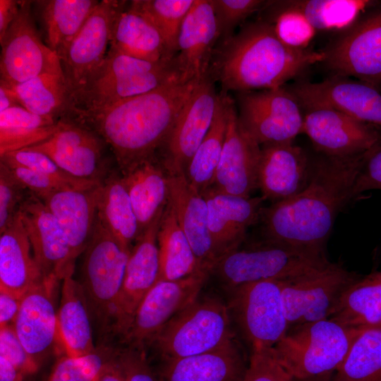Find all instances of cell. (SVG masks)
<instances>
[{
	"label": "cell",
	"mask_w": 381,
	"mask_h": 381,
	"mask_svg": "<svg viewBox=\"0 0 381 381\" xmlns=\"http://www.w3.org/2000/svg\"><path fill=\"white\" fill-rule=\"evenodd\" d=\"M284 6L301 12L318 31L338 34L351 27L374 4L368 0H288Z\"/></svg>",
	"instance_id": "obj_41"
},
{
	"label": "cell",
	"mask_w": 381,
	"mask_h": 381,
	"mask_svg": "<svg viewBox=\"0 0 381 381\" xmlns=\"http://www.w3.org/2000/svg\"><path fill=\"white\" fill-rule=\"evenodd\" d=\"M363 155L324 156L313 162L310 182L303 190L263 207L260 219L263 238L294 247L323 249L337 216L354 199Z\"/></svg>",
	"instance_id": "obj_1"
},
{
	"label": "cell",
	"mask_w": 381,
	"mask_h": 381,
	"mask_svg": "<svg viewBox=\"0 0 381 381\" xmlns=\"http://www.w3.org/2000/svg\"><path fill=\"white\" fill-rule=\"evenodd\" d=\"M306 110L303 133L325 156L346 157L363 154L381 137L374 126L334 109L313 107Z\"/></svg>",
	"instance_id": "obj_19"
},
{
	"label": "cell",
	"mask_w": 381,
	"mask_h": 381,
	"mask_svg": "<svg viewBox=\"0 0 381 381\" xmlns=\"http://www.w3.org/2000/svg\"><path fill=\"white\" fill-rule=\"evenodd\" d=\"M210 1L217 23L220 42L233 36L236 27L251 14L263 9L268 1L210 0Z\"/></svg>",
	"instance_id": "obj_47"
},
{
	"label": "cell",
	"mask_w": 381,
	"mask_h": 381,
	"mask_svg": "<svg viewBox=\"0 0 381 381\" xmlns=\"http://www.w3.org/2000/svg\"><path fill=\"white\" fill-rule=\"evenodd\" d=\"M115 352L104 346L82 356L64 355L54 364L48 381H95Z\"/></svg>",
	"instance_id": "obj_45"
},
{
	"label": "cell",
	"mask_w": 381,
	"mask_h": 381,
	"mask_svg": "<svg viewBox=\"0 0 381 381\" xmlns=\"http://www.w3.org/2000/svg\"><path fill=\"white\" fill-rule=\"evenodd\" d=\"M333 381H381V325L361 328Z\"/></svg>",
	"instance_id": "obj_42"
},
{
	"label": "cell",
	"mask_w": 381,
	"mask_h": 381,
	"mask_svg": "<svg viewBox=\"0 0 381 381\" xmlns=\"http://www.w3.org/2000/svg\"><path fill=\"white\" fill-rule=\"evenodd\" d=\"M231 317L250 352L272 349L286 334L281 281L250 283L229 290Z\"/></svg>",
	"instance_id": "obj_9"
},
{
	"label": "cell",
	"mask_w": 381,
	"mask_h": 381,
	"mask_svg": "<svg viewBox=\"0 0 381 381\" xmlns=\"http://www.w3.org/2000/svg\"><path fill=\"white\" fill-rule=\"evenodd\" d=\"M237 93L239 122L260 146L293 142L303 133L301 105L289 88Z\"/></svg>",
	"instance_id": "obj_11"
},
{
	"label": "cell",
	"mask_w": 381,
	"mask_h": 381,
	"mask_svg": "<svg viewBox=\"0 0 381 381\" xmlns=\"http://www.w3.org/2000/svg\"><path fill=\"white\" fill-rule=\"evenodd\" d=\"M157 243L159 255L158 281L177 280L206 271L201 268L169 200L160 221Z\"/></svg>",
	"instance_id": "obj_36"
},
{
	"label": "cell",
	"mask_w": 381,
	"mask_h": 381,
	"mask_svg": "<svg viewBox=\"0 0 381 381\" xmlns=\"http://www.w3.org/2000/svg\"><path fill=\"white\" fill-rule=\"evenodd\" d=\"M323 249L294 247L263 238L228 252L210 270L229 291L267 280H288L329 266Z\"/></svg>",
	"instance_id": "obj_5"
},
{
	"label": "cell",
	"mask_w": 381,
	"mask_h": 381,
	"mask_svg": "<svg viewBox=\"0 0 381 381\" xmlns=\"http://www.w3.org/2000/svg\"><path fill=\"white\" fill-rule=\"evenodd\" d=\"M0 356L10 361L25 375L35 373L39 367L22 344L13 325L0 329Z\"/></svg>",
	"instance_id": "obj_51"
},
{
	"label": "cell",
	"mask_w": 381,
	"mask_h": 381,
	"mask_svg": "<svg viewBox=\"0 0 381 381\" xmlns=\"http://www.w3.org/2000/svg\"><path fill=\"white\" fill-rule=\"evenodd\" d=\"M218 98L207 74L194 88L160 150L169 173H184L212 123Z\"/></svg>",
	"instance_id": "obj_15"
},
{
	"label": "cell",
	"mask_w": 381,
	"mask_h": 381,
	"mask_svg": "<svg viewBox=\"0 0 381 381\" xmlns=\"http://www.w3.org/2000/svg\"><path fill=\"white\" fill-rule=\"evenodd\" d=\"M322 52V62L334 75L376 87L381 83V9L364 13Z\"/></svg>",
	"instance_id": "obj_12"
},
{
	"label": "cell",
	"mask_w": 381,
	"mask_h": 381,
	"mask_svg": "<svg viewBox=\"0 0 381 381\" xmlns=\"http://www.w3.org/2000/svg\"><path fill=\"white\" fill-rule=\"evenodd\" d=\"M181 81L175 57L152 62L109 48L99 66L70 97L64 117L73 121L173 81Z\"/></svg>",
	"instance_id": "obj_4"
},
{
	"label": "cell",
	"mask_w": 381,
	"mask_h": 381,
	"mask_svg": "<svg viewBox=\"0 0 381 381\" xmlns=\"http://www.w3.org/2000/svg\"><path fill=\"white\" fill-rule=\"evenodd\" d=\"M1 162L7 166L21 167L42 174L67 188H89L98 186L102 181H85L74 178L64 171L45 154L28 148L6 153Z\"/></svg>",
	"instance_id": "obj_46"
},
{
	"label": "cell",
	"mask_w": 381,
	"mask_h": 381,
	"mask_svg": "<svg viewBox=\"0 0 381 381\" xmlns=\"http://www.w3.org/2000/svg\"><path fill=\"white\" fill-rule=\"evenodd\" d=\"M195 0H134L131 5L157 29L169 52H177L179 35L183 22Z\"/></svg>",
	"instance_id": "obj_43"
},
{
	"label": "cell",
	"mask_w": 381,
	"mask_h": 381,
	"mask_svg": "<svg viewBox=\"0 0 381 381\" xmlns=\"http://www.w3.org/2000/svg\"><path fill=\"white\" fill-rule=\"evenodd\" d=\"M4 83L20 105L35 114L60 120L68 113L70 95L64 74L44 73L22 83Z\"/></svg>",
	"instance_id": "obj_39"
},
{
	"label": "cell",
	"mask_w": 381,
	"mask_h": 381,
	"mask_svg": "<svg viewBox=\"0 0 381 381\" xmlns=\"http://www.w3.org/2000/svg\"><path fill=\"white\" fill-rule=\"evenodd\" d=\"M18 214L43 275L61 281L73 274L75 263L68 238L43 201L28 191Z\"/></svg>",
	"instance_id": "obj_20"
},
{
	"label": "cell",
	"mask_w": 381,
	"mask_h": 381,
	"mask_svg": "<svg viewBox=\"0 0 381 381\" xmlns=\"http://www.w3.org/2000/svg\"><path fill=\"white\" fill-rule=\"evenodd\" d=\"M126 381H159L152 369L145 347L126 346L116 351Z\"/></svg>",
	"instance_id": "obj_52"
},
{
	"label": "cell",
	"mask_w": 381,
	"mask_h": 381,
	"mask_svg": "<svg viewBox=\"0 0 381 381\" xmlns=\"http://www.w3.org/2000/svg\"><path fill=\"white\" fill-rule=\"evenodd\" d=\"M198 83L173 81L75 122L110 145L122 174L157 155Z\"/></svg>",
	"instance_id": "obj_2"
},
{
	"label": "cell",
	"mask_w": 381,
	"mask_h": 381,
	"mask_svg": "<svg viewBox=\"0 0 381 381\" xmlns=\"http://www.w3.org/2000/svg\"><path fill=\"white\" fill-rule=\"evenodd\" d=\"M379 272L380 275L381 276V272Z\"/></svg>",
	"instance_id": "obj_60"
},
{
	"label": "cell",
	"mask_w": 381,
	"mask_h": 381,
	"mask_svg": "<svg viewBox=\"0 0 381 381\" xmlns=\"http://www.w3.org/2000/svg\"><path fill=\"white\" fill-rule=\"evenodd\" d=\"M241 381H294L275 358L272 349L250 352Z\"/></svg>",
	"instance_id": "obj_49"
},
{
	"label": "cell",
	"mask_w": 381,
	"mask_h": 381,
	"mask_svg": "<svg viewBox=\"0 0 381 381\" xmlns=\"http://www.w3.org/2000/svg\"><path fill=\"white\" fill-rule=\"evenodd\" d=\"M97 217L125 247L131 250L140 229L121 176L112 174L99 186Z\"/></svg>",
	"instance_id": "obj_37"
},
{
	"label": "cell",
	"mask_w": 381,
	"mask_h": 381,
	"mask_svg": "<svg viewBox=\"0 0 381 381\" xmlns=\"http://www.w3.org/2000/svg\"><path fill=\"white\" fill-rule=\"evenodd\" d=\"M22 298L0 289V329L13 325L20 307Z\"/></svg>",
	"instance_id": "obj_54"
},
{
	"label": "cell",
	"mask_w": 381,
	"mask_h": 381,
	"mask_svg": "<svg viewBox=\"0 0 381 381\" xmlns=\"http://www.w3.org/2000/svg\"><path fill=\"white\" fill-rule=\"evenodd\" d=\"M163 212L143 231L131 250L111 328V332L121 338L139 304L159 279L157 233Z\"/></svg>",
	"instance_id": "obj_16"
},
{
	"label": "cell",
	"mask_w": 381,
	"mask_h": 381,
	"mask_svg": "<svg viewBox=\"0 0 381 381\" xmlns=\"http://www.w3.org/2000/svg\"><path fill=\"white\" fill-rule=\"evenodd\" d=\"M329 319L342 325L363 328L381 325V276L361 277L342 295Z\"/></svg>",
	"instance_id": "obj_38"
},
{
	"label": "cell",
	"mask_w": 381,
	"mask_h": 381,
	"mask_svg": "<svg viewBox=\"0 0 381 381\" xmlns=\"http://www.w3.org/2000/svg\"><path fill=\"white\" fill-rule=\"evenodd\" d=\"M24 376L13 364L0 356V381H23Z\"/></svg>",
	"instance_id": "obj_57"
},
{
	"label": "cell",
	"mask_w": 381,
	"mask_h": 381,
	"mask_svg": "<svg viewBox=\"0 0 381 381\" xmlns=\"http://www.w3.org/2000/svg\"><path fill=\"white\" fill-rule=\"evenodd\" d=\"M128 2L99 1L71 43L61 61L70 97L84 84L105 58L116 18Z\"/></svg>",
	"instance_id": "obj_17"
},
{
	"label": "cell",
	"mask_w": 381,
	"mask_h": 381,
	"mask_svg": "<svg viewBox=\"0 0 381 381\" xmlns=\"http://www.w3.org/2000/svg\"><path fill=\"white\" fill-rule=\"evenodd\" d=\"M82 282L90 310L104 334L111 332L131 249L122 245L97 217L84 251Z\"/></svg>",
	"instance_id": "obj_8"
},
{
	"label": "cell",
	"mask_w": 381,
	"mask_h": 381,
	"mask_svg": "<svg viewBox=\"0 0 381 381\" xmlns=\"http://www.w3.org/2000/svg\"><path fill=\"white\" fill-rule=\"evenodd\" d=\"M95 131L67 119L59 121L54 133L27 147L42 152L68 175L80 180L102 181L103 143Z\"/></svg>",
	"instance_id": "obj_21"
},
{
	"label": "cell",
	"mask_w": 381,
	"mask_h": 381,
	"mask_svg": "<svg viewBox=\"0 0 381 381\" xmlns=\"http://www.w3.org/2000/svg\"><path fill=\"white\" fill-rule=\"evenodd\" d=\"M7 167L17 181L28 191L40 200L59 190L67 188L50 177L32 169L16 166Z\"/></svg>",
	"instance_id": "obj_53"
},
{
	"label": "cell",
	"mask_w": 381,
	"mask_h": 381,
	"mask_svg": "<svg viewBox=\"0 0 381 381\" xmlns=\"http://www.w3.org/2000/svg\"><path fill=\"white\" fill-rule=\"evenodd\" d=\"M59 281L44 277L28 291L13 323L20 341L38 365L59 341L54 298Z\"/></svg>",
	"instance_id": "obj_24"
},
{
	"label": "cell",
	"mask_w": 381,
	"mask_h": 381,
	"mask_svg": "<svg viewBox=\"0 0 381 381\" xmlns=\"http://www.w3.org/2000/svg\"><path fill=\"white\" fill-rule=\"evenodd\" d=\"M169 175V202L201 268L210 273L217 258L209 231L206 201L190 186L184 173Z\"/></svg>",
	"instance_id": "obj_28"
},
{
	"label": "cell",
	"mask_w": 381,
	"mask_h": 381,
	"mask_svg": "<svg viewBox=\"0 0 381 381\" xmlns=\"http://www.w3.org/2000/svg\"><path fill=\"white\" fill-rule=\"evenodd\" d=\"M34 2L42 40L61 62L71 43L99 1L41 0Z\"/></svg>",
	"instance_id": "obj_32"
},
{
	"label": "cell",
	"mask_w": 381,
	"mask_h": 381,
	"mask_svg": "<svg viewBox=\"0 0 381 381\" xmlns=\"http://www.w3.org/2000/svg\"><path fill=\"white\" fill-rule=\"evenodd\" d=\"M219 40L210 0H195L181 25L175 56L182 82H200L208 74Z\"/></svg>",
	"instance_id": "obj_25"
},
{
	"label": "cell",
	"mask_w": 381,
	"mask_h": 381,
	"mask_svg": "<svg viewBox=\"0 0 381 381\" xmlns=\"http://www.w3.org/2000/svg\"><path fill=\"white\" fill-rule=\"evenodd\" d=\"M28 193L8 167L0 162V234L14 221Z\"/></svg>",
	"instance_id": "obj_48"
},
{
	"label": "cell",
	"mask_w": 381,
	"mask_h": 381,
	"mask_svg": "<svg viewBox=\"0 0 381 381\" xmlns=\"http://www.w3.org/2000/svg\"><path fill=\"white\" fill-rule=\"evenodd\" d=\"M370 190H381V137L362 156L353 188L354 199Z\"/></svg>",
	"instance_id": "obj_50"
},
{
	"label": "cell",
	"mask_w": 381,
	"mask_h": 381,
	"mask_svg": "<svg viewBox=\"0 0 381 381\" xmlns=\"http://www.w3.org/2000/svg\"><path fill=\"white\" fill-rule=\"evenodd\" d=\"M263 9L267 16L261 19L272 25L282 43L294 49H308L317 30L301 12L284 6L280 1H268Z\"/></svg>",
	"instance_id": "obj_44"
},
{
	"label": "cell",
	"mask_w": 381,
	"mask_h": 381,
	"mask_svg": "<svg viewBox=\"0 0 381 381\" xmlns=\"http://www.w3.org/2000/svg\"><path fill=\"white\" fill-rule=\"evenodd\" d=\"M248 361L235 339L213 350L163 361L159 381H241Z\"/></svg>",
	"instance_id": "obj_27"
},
{
	"label": "cell",
	"mask_w": 381,
	"mask_h": 381,
	"mask_svg": "<svg viewBox=\"0 0 381 381\" xmlns=\"http://www.w3.org/2000/svg\"><path fill=\"white\" fill-rule=\"evenodd\" d=\"M21 1L0 0V41L3 40L8 28L16 18Z\"/></svg>",
	"instance_id": "obj_55"
},
{
	"label": "cell",
	"mask_w": 381,
	"mask_h": 381,
	"mask_svg": "<svg viewBox=\"0 0 381 381\" xmlns=\"http://www.w3.org/2000/svg\"><path fill=\"white\" fill-rule=\"evenodd\" d=\"M59 121L35 114L21 106L0 112V157L47 140L56 131Z\"/></svg>",
	"instance_id": "obj_40"
},
{
	"label": "cell",
	"mask_w": 381,
	"mask_h": 381,
	"mask_svg": "<svg viewBox=\"0 0 381 381\" xmlns=\"http://www.w3.org/2000/svg\"><path fill=\"white\" fill-rule=\"evenodd\" d=\"M324 54L291 49L277 37L272 25L259 19L218 42L208 74L221 92L258 91L282 87L306 68L322 62Z\"/></svg>",
	"instance_id": "obj_3"
},
{
	"label": "cell",
	"mask_w": 381,
	"mask_h": 381,
	"mask_svg": "<svg viewBox=\"0 0 381 381\" xmlns=\"http://www.w3.org/2000/svg\"><path fill=\"white\" fill-rule=\"evenodd\" d=\"M21 105L15 93L3 81L0 80V112Z\"/></svg>",
	"instance_id": "obj_58"
},
{
	"label": "cell",
	"mask_w": 381,
	"mask_h": 381,
	"mask_svg": "<svg viewBox=\"0 0 381 381\" xmlns=\"http://www.w3.org/2000/svg\"><path fill=\"white\" fill-rule=\"evenodd\" d=\"M100 184L89 188H62L42 200L64 231L74 263L93 233Z\"/></svg>",
	"instance_id": "obj_29"
},
{
	"label": "cell",
	"mask_w": 381,
	"mask_h": 381,
	"mask_svg": "<svg viewBox=\"0 0 381 381\" xmlns=\"http://www.w3.org/2000/svg\"><path fill=\"white\" fill-rule=\"evenodd\" d=\"M32 3L21 1L16 18L0 41V80L8 85L44 73L64 74L61 60L44 44L37 29Z\"/></svg>",
	"instance_id": "obj_13"
},
{
	"label": "cell",
	"mask_w": 381,
	"mask_h": 381,
	"mask_svg": "<svg viewBox=\"0 0 381 381\" xmlns=\"http://www.w3.org/2000/svg\"><path fill=\"white\" fill-rule=\"evenodd\" d=\"M208 212V228L217 260L238 248L248 229L260 222L263 209L261 197H240L210 187L202 193Z\"/></svg>",
	"instance_id": "obj_26"
},
{
	"label": "cell",
	"mask_w": 381,
	"mask_h": 381,
	"mask_svg": "<svg viewBox=\"0 0 381 381\" xmlns=\"http://www.w3.org/2000/svg\"><path fill=\"white\" fill-rule=\"evenodd\" d=\"M235 339L229 306L214 298L197 299L152 338L163 361L202 353Z\"/></svg>",
	"instance_id": "obj_7"
},
{
	"label": "cell",
	"mask_w": 381,
	"mask_h": 381,
	"mask_svg": "<svg viewBox=\"0 0 381 381\" xmlns=\"http://www.w3.org/2000/svg\"><path fill=\"white\" fill-rule=\"evenodd\" d=\"M333 374L329 373L304 379H294V381H333Z\"/></svg>",
	"instance_id": "obj_59"
},
{
	"label": "cell",
	"mask_w": 381,
	"mask_h": 381,
	"mask_svg": "<svg viewBox=\"0 0 381 381\" xmlns=\"http://www.w3.org/2000/svg\"><path fill=\"white\" fill-rule=\"evenodd\" d=\"M0 289L23 297L44 277L19 214L0 234Z\"/></svg>",
	"instance_id": "obj_31"
},
{
	"label": "cell",
	"mask_w": 381,
	"mask_h": 381,
	"mask_svg": "<svg viewBox=\"0 0 381 381\" xmlns=\"http://www.w3.org/2000/svg\"><path fill=\"white\" fill-rule=\"evenodd\" d=\"M313 167L305 150L293 142L262 145L257 188L272 203L290 198L308 186Z\"/></svg>",
	"instance_id": "obj_22"
},
{
	"label": "cell",
	"mask_w": 381,
	"mask_h": 381,
	"mask_svg": "<svg viewBox=\"0 0 381 381\" xmlns=\"http://www.w3.org/2000/svg\"><path fill=\"white\" fill-rule=\"evenodd\" d=\"M121 177L141 234L168 202L169 172L156 155L122 173Z\"/></svg>",
	"instance_id": "obj_30"
},
{
	"label": "cell",
	"mask_w": 381,
	"mask_h": 381,
	"mask_svg": "<svg viewBox=\"0 0 381 381\" xmlns=\"http://www.w3.org/2000/svg\"><path fill=\"white\" fill-rule=\"evenodd\" d=\"M361 329L331 319L310 322L289 329L272 351L294 379L334 373L344 361Z\"/></svg>",
	"instance_id": "obj_6"
},
{
	"label": "cell",
	"mask_w": 381,
	"mask_h": 381,
	"mask_svg": "<svg viewBox=\"0 0 381 381\" xmlns=\"http://www.w3.org/2000/svg\"><path fill=\"white\" fill-rule=\"evenodd\" d=\"M95 381H126L116 351L114 357L104 365Z\"/></svg>",
	"instance_id": "obj_56"
},
{
	"label": "cell",
	"mask_w": 381,
	"mask_h": 381,
	"mask_svg": "<svg viewBox=\"0 0 381 381\" xmlns=\"http://www.w3.org/2000/svg\"><path fill=\"white\" fill-rule=\"evenodd\" d=\"M260 146L241 125L235 102L229 105L228 123L221 158L212 188L248 198L257 188V169Z\"/></svg>",
	"instance_id": "obj_23"
},
{
	"label": "cell",
	"mask_w": 381,
	"mask_h": 381,
	"mask_svg": "<svg viewBox=\"0 0 381 381\" xmlns=\"http://www.w3.org/2000/svg\"><path fill=\"white\" fill-rule=\"evenodd\" d=\"M231 99L228 93L218 94L212 123L185 171L190 186L201 195L214 182L225 140Z\"/></svg>",
	"instance_id": "obj_35"
},
{
	"label": "cell",
	"mask_w": 381,
	"mask_h": 381,
	"mask_svg": "<svg viewBox=\"0 0 381 381\" xmlns=\"http://www.w3.org/2000/svg\"><path fill=\"white\" fill-rule=\"evenodd\" d=\"M109 48L152 62L171 60L175 57L157 29L131 5V1L116 18Z\"/></svg>",
	"instance_id": "obj_33"
},
{
	"label": "cell",
	"mask_w": 381,
	"mask_h": 381,
	"mask_svg": "<svg viewBox=\"0 0 381 381\" xmlns=\"http://www.w3.org/2000/svg\"><path fill=\"white\" fill-rule=\"evenodd\" d=\"M62 282L57 310L59 341L65 355L85 356L95 349L87 301L80 283L73 278V274L66 276Z\"/></svg>",
	"instance_id": "obj_34"
},
{
	"label": "cell",
	"mask_w": 381,
	"mask_h": 381,
	"mask_svg": "<svg viewBox=\"0 0 381 381\" xmlns=\"http://www.w3.org/2000/svg\"><path fill=\"white\" fill-rule=\"evenodd\" d=\"M289 90L301 107L334 109L361 122L381 128V93L375 87L334 75L320 82H302Z\"/></svg>",
	"instance_id": "obj_18"
},
{
	"label": "cell",
	"mask_w": 381,
	"mask_h": 381,
	"mask_svg": "<svg viewBox=\"0 0 381 381\" xmlns=\"http://www.w3.org/2000/svg\"><path fill=\"white\" fill-rule=\"evenodd\" d=\"M209 277L202 271L177 280L158 281L139 304L122 337L126 345L145 347L173 317L198 298Z\"/></svg>",
	"instance_id": "obj_14"
},
{
	"label": "cell",
	"mask_w": 381,
	"mask_h": 381,
	"mask_svg": "<svg viewBox=\"0 0 381 381\" xmlns=\"http://www.w3.org/2000/svg\"><path fill=\"white\" fill-rule=\"evenodd\" d=\"M361 277L338 263L281 281L283 307L289 329L329 319L345 291Z\"/></svg>",
	"instance_id": "obj_10"
}]
</instances>
